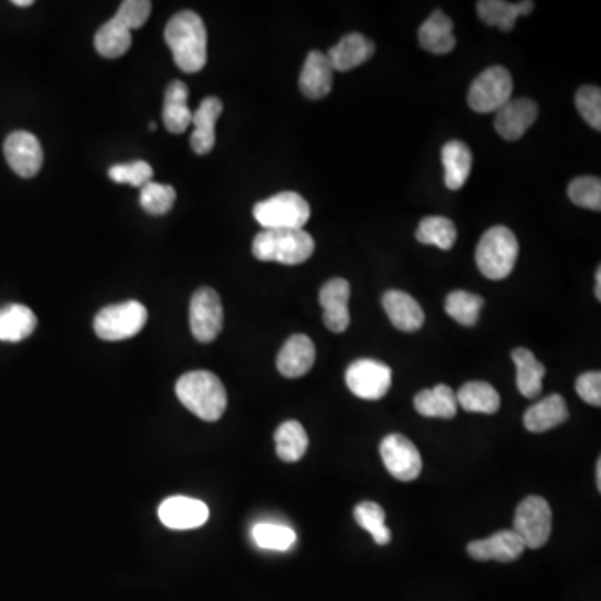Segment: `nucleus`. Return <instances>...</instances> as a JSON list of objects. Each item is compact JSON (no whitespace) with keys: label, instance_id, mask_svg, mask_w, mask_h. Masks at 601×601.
I'll return each instance as SVG.
<instances>
[{"label":"nucleus","instance_id":"nucleus-2","mask_svg":"<svg viewBox=\"0 0 601 601\" xmlns=\"http://www.w3.org/2000/svg\"><path fill=\"white\" fill-rule=\"evenodd\" d=\"M176 394L182 405L201 420L218 421L228 406V393L211 371H191L177 379Z\"/></svg>","mask_w":601,"mask_h":601},{"label":"nucleus","instance_id":"nucleus-20","mask_svg":"<svg viewBox=\"0 0 601 601\" xmlns=\"http://www.w3.org/2000/svg\"><path fill=\"white\" fill-rule=\"evenodd\" d=\"M374 51L376 47L373 41H369L368 37H364L359 32H351L336 46L331 47L326 57L333 71L348 72L363 66L364 62L373 57Z\"/></svg>","mask_w":601,"mask_h":601},{"label":"nucleus","instance_id":"nucleus-8","mask_svg":"<svg viewBox=\"0 0 601 601\" xmlns=\"http://www.w3.org/2000/svg\"><path fill=\"white\" fill-rule=\"evenodd\" d=\"M553 513L550 505L541 496H528L516 508L513 531L520 536L525 548H541L550 540Z\"/></svg>","mask_w":601,"mask_h":601},{"label":"nucleus","instance_id":"nucleus-34","mask_svg":"<svg viewBox=\"0 0 601 601\" xmlns=\"http://www.w3.org/2000/svg\"><path fill=\"white\" fill-rule=\"evenodd\" d=\"M483 306H485V299L478 294L461 291V289L448 294L445 301V311L448 316L466 328H471L478 323Z\"/></svg>","mask_w":601,"mask_h":601},{"label":"nucleus","instance_id":"nucleus-38","mask_svg":"<svg viewBox=\"0 0 601 601\" xmlns=\"http://www.w3.org/2000/svg\"><path fill=\"white\" fill-rule=\"evenodd\" d=\"M568 196L571 203L580 208L600 211L601 209V182L598 177H576L568 186Z\"/></svg>","mask_w":601,"mask_h":601},{"label":"nucleus","instance_id":"nucleus-6","mask_svg":"<svg viewBox=\"0 0 601 601\" xmlns=\"http://www.w3.org/2000/svg\"><path fill=\"white\" fill-rule=\"evenodd\" d=\"M146 323V306L126 301L101 309L94 319V331L104 341H124L141 333Z\"/></svg>","mask_w":601,"mask_h":601},{"label":"nucleus","instance_id":"nucleus-39","mask_svg":"<svg viewBox=\"0 0 601 601\" xmlns=\"http://www.w3.org/2000/svg\"><path fill=\"white\" fill-rule=\"evenodd\" d=\"M154 171L151 164L146 161H134L129 164H117L109 169V177L117 184H129L132 187L146 186L147 182L152 181Z\"/></svg>","mask_w":601,"mask_h":601},{"label":"nucleus","instance_id":"nucleus-3","mask_svg":"<svg viewBox=\"0 0 601 601\" xmlns=\"http://www.w3.org/2000/svg\"><path fill=\"white\" fill-rule=\"evenodd\" d=\"M314 239L304 229L263 231L253 241L254 258L264 263L298 266L313 256Z\"/></svg>","mask_w":601,"mask_h":601},{"label":"nucleus","instance_id":"nucleus-23","mask_svg":"<svg viewBox=\"0 0 601 601\" xmlns=\"http://www.w3.org/2000/svg\"><path fill=\"white\" fill-rule=\"evenodd\" d=\"M418 39H420L421 47L431 54H436V56L450 54L456 46L453 21L446 16L445 12L436 9L420 27Z\"/></svg>","mask_w":601,"mask_h":601},{"label":"nucleus","instance_id":"nucleus-11","mask_svg":"<svg viewBox=\"0 0 601 601\" xmlns=\"http://www.w3.org/2000/svg\"><path fill=\"white\" fill-rule=\"evenodd\" d=\"M379 455L389 475L399 481H415L423 470L420 451L403 435H388L379 445Z\"/></svg>","mask_w":601,"mask_h":601},{"label":"nucleus","instance_id":"nucleus-14","mask_svg":"<svg viewBox=\"0 0 601 601\" xmlns=\"http://www.w3.org/2000/svg\"><path fill=\"white\" fill-rule=\"evenodd\" d=\"M159 520L171 530H192L209 520V508L194 498L172 496L159 506Z\"/></svg>","mask_w":601,"mask_h":601},{"label":"nucleus","instance_id":"nucleus-18","mask_svg":"<svg viewBox=\"0 0 601 601\" xmlns=\"http://www.w3.org/2000/svg\"><path fill=\"white\" fill-rule=\"evenodd\" d=\"M316 361V348L306 334H294L278 354L279 373L286 378H301L308 374Z\"/></svg>","mask_w":601,"mask_h":601},{"label":"nucleus","instance_id":"nucleus-9","mask_svg":"<svg viewBox=\"0 0 601 601\" xmlns=\"http://www.w3.org/2000/svg\"><path fill=\"white\" fill-rule=\"evenodd\" d=\"M189 324L199 343H213L223 331L224 309L213 288H199L189 304Z\"/></svg>","mask_w":601,"mask_h":601},{"label":"nucleus","instance_id":"nucleus-29","mask_svg":"<svg viewBox=\"0 0 601 601\" xmlns=\"http://www.w3.org/2000/svg\"><path fill=\"white\" fill-rule=\"evenodd\" d=\"M415 408L426 418L451 420L458 413L456 394L450 386L438 384L435 388L425 389L415 396Z\"/></svg>","mask_w":601,"mask_h":601},{"label":"nucleus","instance_id":"nucleus-15","mask_svg":"<svg viewBox=\"0 0 601 601\" xmlns=\"http://www.w3.org/2000/svg\"><path fill=\"white\" fill-rule=\"evenodd\" d=\"M538 104L526 97L510 99L496 112L495 129L505 141H518L538 119Z\"/></svg>","mask_w":601,"mask_h":601},{"label":"nucleus","instance_id":"nucleus-42","mask_svg":"<svg viewBox=\"0 0 601 601\" xmlns=\"http://www.w3.org/2000/svg\"><path fill=\"white\" fill-rule=\"evenodd\" d=\"M576 393L591 406H601V373L590 371L576 379Z\"/></svg>","mask_w":601,"mask_h":601},{"label":"nucleus","instance_id":"nucleus-21","mask_svg":"<svg viewBox=\"0 0 601 601\" xmlns=\"http://www.w3.org/2000/svg\"><path fill=\"white\" fill-rule=\"evenodd\" d=\"M333 67L323 52L311 51L299 76V89L311 101H319L333 89Z\"/></svg>","mask_w":601,"mask_h":601},{"label":"nucleus","instance_id":"nucleus-32","mask_svg":"<svg viewBox=\"0 0 601 601\" xmlns=\"http://www.w3.org/2000/svg\"><path fill=\"white\" fill-rule=\"evenodd\" d=\"M94 44H96V51L102 57L117 59V57L124 56L131 49V31L119 24L116 19H111L97 31Z\"/></svg>","mask_w":601,"mask_h":601},{"label":"nucleus","instance_id":"nucleus-44","mask_svg":"<svg viewBox=\"0 0 601 601\" xmlns=\"http://www.w3.org/2000/svg\"><path fill=\"white\" fill-rule=\"evenodd\" d=\"M596 486H598V491H601V460L596 463Z\"/></svg>","mask_w":601,"mask_h":601},{"label":"nucleus","instance_id":"nucleus-41","mask_svg":"<svg viewBox=\"0 0 601 601\" xmlns=\"http://www.w3.org/2000/svg\"><path fill=\"white\" fill-rule=\"evenodd\" d=\"M151 11L152 4L149 0H126V2H122L121 7L117 9L116 16L112 19H116L129 31H134L146 24L147 19L151 16Z\"/></svg>","mask_w":601,"mask_h":601},{"label":"nucleus","instance_id":"nucleus-19","mask_svg":"<svg viewBox=\"0 0 601 601\" xmlns=\"http://www.w3.org/2000/svg\"><path fill=\"white\" fill-rule=\"evenodd\" d=\"M383 308L388 314L389 321L399 331L415 333L425 324V311L420 303L405 291L391 289L388 293H384Z\"/></svg>","mask_w":601,"mask_h":601},{"label":"nucleus","instance_id":"nucleus-28","mask_svg":"<svg viewBox=\"0 0 601 601\" xmlns=\"http://www.w3.org/2000/svg\"><path fill=\"white\" fill-rule=\"evenodd\" d=\"M36 328V314L24 304H9L0 309V341L19 343L29 338Z\"/></svg>","mask_w":601,"mask_h":601},{"label":"nucleus","instance_id":"nucleus-1","mask_svg":"<svg viewBox=\"0 0 601 601\" xmlns=\"http://www.w3.org/2000/svg\"><path fill=\"white\" fill-rule=\"evenodd\" d=\"M164 39L176 66L187 74L203 71L208 62V31L196 12H177L167 22Z\"/></svg>","mask_w":601,"mask_h":601},{"label":"nucleus","instance_id":"nucleus-7","mask_svg":"<svg viewBox=\"0 0 601 601\" xmlns=\"http://www.w3.org/2000/svg\"><path fill=\"white\" fill-rule=\"evenodd\" d=\"M513 94V79L508 69L493 66L481 72L471 84L468 104L478 114L500 111Z\"/></svg>","mask_w":601,"mask_h":601},{"label":"nucleus","instance_id":"nucleus-43","mask_svg":"<svg viewBox=\"0 0 601 601\" xmlns=\"http://www.w3.org/2000/svg\"><path fill=\"white\" fill-rule=\"evenodd\" d=\"M595 278H596L595 294H596V298H598V301H600V299H601V268L596 269Z\"/></svg>","mask_w":601,"mask_h":601},{"label":"nucleus","instance_id":"nucleus-4","mask_svg":"<svg viewBox=\"0 0 601 601\" xmlns=\"http://www.w3.org/2000/svg\"><path fill=\"white\" fill-rule=\"evenodd\" d=\"M518 239L511 229L495 226L488 229L476 248V264L485 278L500 281L513 273L518 259Z\"/></svg>","mask_w":601,"mask_h":601},{"label":"nucleus","instance_id":"nucleus-22","mask_svg":"<svg viewBox=\"0 0 601 601\" xmlns=\"http://www.w3.org/2000/svg\"><path fill=\"white\" fill-rule=\"evenodd\" d=\"M570 418L568 406L561 394H551L541 399L540 403L531 406L523 416V425L531 433H545L556 426L563 425Z\"/></svg>","mask_w":601,"mask_h":601},{"label":"nucleus","instance_id":"nucleus-30","mask_svg":"<svg viewBox=\"0 0 601 601\" xmlns=\"http://www.w3.org/2000/svg\"><path fill=\"white\" fill-rule=\"evenodd\" d=\"M458 406L468 413H483V415H495L500 410V394L490 383L485 381H470L463 384L456 394Z\"/></svg>","mask_w":601,"mask_h":601},{"label":"nucleus","instance_id":"nucleus-27","mask_svg":"<svg viewBox=\"0 0 601 601\" xmlns=\"http://www.w3.org/2000/svg\"><path fill=\"white\" fill-rule=\"evenodd\" d=\"M511 359L516 366V386L521 396L525 398H536L543 389V378L546 369L543 364L535 358L530 349L518 348L511 353Z\"/></svg>","mask_w":601,"mask_h":601},{"label":"nucleus","instance_id":"nucleus-25","mask_svg":"<svg viewBox=\"0 0 601 601\" xmlns=\"http://www.w3.org/2000/svg\"><path fill=\"white\" fill-rule=\"evenodd\" d=\"M189 89L182 81H174L166 89L162 119L167 131L172 134H182L192 124V112L187 106Z\"/></svg>","mask_w":601,"mask_h":601},{"label":"nucleus","instance_id":"nucleus-5","mask_svg":"<svg viewBox=\"0 0 601 601\" xmlns=\"http://www.w3.org/2000/svg\"><path fill=\"white\" fill-rule=\"evenodd\" d=\"M253 214L264 231L303 229L311 218V208L301 194L286 191L256 204Z\"/></svg>","mask_w":601,"mask_h":601},{"label":"nucleus","instance_id":"nucleus-33","mask_svg":"<svg viewBox=\"0 0 601 601\" xmlns=\"http://www.w3.org/2000/svg\"><path fill=\"white\" fill-rule=\"evenodd\" d=\"M416 239L421 244L450 251L458 239V229L451 219L443 218V216H430L421 221L418 231H416Z\"/></svg>","mask_w":601,"mask_h":601},{"label":"nucleus","instance_id":"nucleus-10","mask_svg":"<svg viewBox=\"0 0 601 601\" xmlns=\"http://www.w3.org/2000/svg\"><path fill=\"white\" fill-rule=\"evenodd\" d=\"M393 383L388 364L376 359H358L346 371L349 391L361 399L376 401L386 396Z\"/></svg>","mask_w":601,"mask_h":601},{"label":"nucleus","instance_id":"nucleus-12","mask_svg":"<svg viewBox=\"0 0 601 601\" xmlns=\"http://www.w3.org/2000/svg\"><path fill=\"white\" fill-rule=\"evenodd\" d=\"M4 154L12 171L26 179L37 176L44 164L41 142L31 132H12L4 144Z\"/></svg>","mask_w":601,"mask_h":601},{"label":"nucleus","instance_id":"nucleus-37","mask_svg":"<svg viewBox=\"0 0 601 601\" xmlns=\"http://www.w3.org/2000/svg\"><path fill=\"white\" fill-rule=\"evenodd\" d=\"M254 541L264 550L286 551L296 543V533L291 528L274 523H259L254 526Z\"/></svg>","mask_w":601,"mask_h":601},{"label":"nucleus","instance_id":"nucleus-31","mask_svg":"<svg viewBox=\"0 0 601 601\" xmlns=\"http://www.w3.org/2000/svg\"><path fill=\"white\" fill-rule=\"evenodd\" d=\"M276 453L286 463H296L308 451L309 438L303 425L298 421H284L274 435Z\"/></svg>","mask_w":601,"mask_h":601},{"label":"nucleus","instance_id":"nucleus-26","mask_svg":"<svg viewBox=\"0 0 601 601\" xmlns=\"http://www.w3.org/2000/svg\"><path fill=\"white\" fill-rule=\"evenodd\" d=\"M443 167H445V184L451 191H458L465 186L473 167V154L463 141L446 142L441 151Z\"/></svg>","mask_w":601,"mask_h":601},{"label":"nucleus","instance_id":"nucleus-17","mask_svg":"<svg viewBox=\"0 0 601 601\" xmlns=\"http://www.w3.org/2000/svg\"><path fill=\"white\" fill-rule=\"evenodd\" d=\"M223 102L218 97H208L197 107L196 112H192V126L194 131L191 134L192 151L204 156L213 151L216 144V122L219 116L223 114Z\"/></svg>","mask_w":601,"mask_h":601},{"label":"nucleus","instance_id":"nucleus-40","mask_svg":"<svg viewBox=\"0 0 601 601\" xmlns=\"http://www.w3.org/2000/svg\"><path fill=\"white\" fill-rule=\"evenodd\" d=\"M576 109L581 117L595 131H601V91L600 87L583 86L578 89L575 97Z\"/></svg>","mask_w":601,"mask_h":601},{"label":"nucleus","instance_id":"nucleus-24","mask_svg":"<svg viewBox=\"0 0 601 601\" xmlns=\"http://www.w3.org/2000/svg\"><path fill=\"white\" fill-rule=\"evenodd\" d=\"M535 9L533 2H505V0H480L476 12L486 26L498 27L503 32L515 29L516 19L528 16Z\"/></svg>","mask_w":601,"mask_h":601},{"label":"nucleus","instance_id":"nucleus-36","mask_svg":"<svg viewBox=\"0 0 601 601\" xmlns=\"http://www.w3.org/2000/svg\"><path fill=\"white\" fill-rule=\"evenodd\" d=\"M139 203L146 213L152 214V216H162V214L169 213L176 203V191L169 184L147 182L146 186L141 187Z\"/></svg>","mask_w":601,"mask_h":601},{"label":"nucleus","instance_id":"nucleus-45","mask_svg":"<svg viewBox=\"0 0 601 601\" xmlns=\"http://www.w3.org/2000/svg\"><path fill=\"white\" fill-rule=\"evenodd\" d=\"M34 4V0H14V6L17 7H31Z\"/></svg>","mask_w":601,"mask_h":601},{"label":"nucleus","instance_id":"nucleus-16","mask_svg":"<svg viewBox=\"0 0 601 601\" xmlns=\"http://www.w3.org/2000/svg\"><path fill=\"white\" fill-rule=\"evenodd\" d=\"M525 551V545L513 530L498 531L485 540L471 541L468 545V555L476 561H500L511 563L518 560Z\"/></svg>","mask_w":601,"mask_h":601},{"label":"nucleus","instance_id":"nucleus-13","mask_svg":"<svg viewBox=\"0 0 601 601\" xmlns=\"http://www.w3.org/2000/svg\"><path fill=\"white\" fill-rule=\"evenodd\" d=\"M351 286L343 278H334L319 291V303L323 306V321L333 333H344L351 323L349 314Z\"/></svg>","mask_w":601,"mask_h":601},{"label":"nucleus","instance_id":"nucleus-35","mask_svg":"<svg viewBox=\"0 0 601 601\" xmlns=\"http://www.w3.org/2000/svg\"><path fill=\"white\" fill-rule=\"evenodd\" d=\"M354 520L363 530L368 531L373 536L376 545L386 546L391 541V531L384 523L386 513L383 508L374 503V501H361L354 508Z\"/></svg>","mask_w":601,"mask_h":601}]
</instances>
